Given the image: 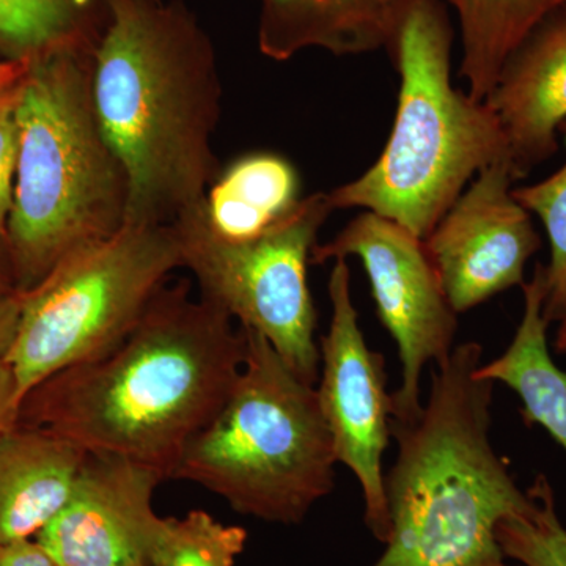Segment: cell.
Listing matches in <instances>:
<instances>
[{"label": "cell", "instance_id": "6da1fadb", "mask_svg": "<svg viewBox=\"0 0 566 566\" xmlns=\"http://www.w3.org/2000/svg\"><path fill=\"white\" fill-rule=\"evenodd\" d=\"M245 352L232 316L193 296L186 279L169 282L120 344L33 387L18 423L169 480L189 442L221 411Z\"/></svg>", "mask_w": 566, "mask_h": 566}, {"label": "cell", "instance_id": "7a4b0ae2", "mask_svg": "<svg viewBox=\"0 0 566 566\" xmlns=\"http://www.w3.org/2000/svg\"><path fill=\"white\" fill-rule=\"evenodd\" d=\"M92 92L128 174L126 226H172L199 207L222 170V82L196 13L182 0H112Z\"/></svg>", "mask_w": 566, "mask_h": 566}, {"label": "cell", "instance_id": "3957f363", "mask_svg": "<svg viewBox=\"0 0 566 566\" xmlns=\"http://www.w3.org/2000/svg\"><path fill=\"white\" fill-rule=\"evenodd\" d=\"M475 342L436 364L416 419H392L397 461L386 476L390 535L374 566H513L499 524L531 505L490 439L494 382L476 375ZM521 566V565H520Z\"/></svg>", "mask_w": 566, "mask_h": 566}, {"label": "cell", "instance_id": "277c9868", "mask_svg": "<svg viewBox=\"0 0 566 566\" xmlns=\"http://www.w3.org/2000/svg\"><path fill=\"white\" fill-rule=\"evenodd\" d=\"M92 70L93 52L65 51L25 71L6 234L21 293L126 226L129 178L99 122Z\"/></svg>", "mask_w": 566, "mask_h": 566}, {"label": "cell", "instance_id": "5b68a950", "mask_svg": "<svg viewBox=\"0 0 566 566\" xmlns=\"http://www.w3.org/2000/svg\"><path fill=\"white\" fill-rule=\"evenodd\" d=\"M452 41L444 0H405L387 51L400 74L392 133L367 172L329 192L334 210L364 208L424 240L472 177L509 156L493 109L453 87Z\"/></svg>", "mask_w": 566, "mask_h": 566}, {"label": "cell", "instance_id": "8992f818", "mask_svg": "<svg viewBox=\"0 0 566 566\" xmlns=\"http://www.w3.org/2000/svg\"><path fill=\"white\" fill-rule=\"evenodd\" d=\"M244 333L243 370L218 416L186 447L172 480L205 488L241 515L300 524L333 491V438L316 387L266 338Z\"/></svg>", "mask_w": 566, "mask_h": 566}, {"label": "cell", "instance_id": "52a82bcc", "mask_svg": "<svg viewBox=\"0 0 566 566\" xmlns=\"http://www.w3.org/2000/svg\"><path fill=\"white\" fill-rule=\"evenodd\" d=\"M180 268L172 226H125L21 293L20 324L6 356L20 400L52 375L120 344Z\"/></svg>", "mask_w": 566, "mask_h": 566}, {"label": "cell", "instance_id": "ba28073f", "mask_svg": "<svg viewBox=\"0 0 566 566\" xmlns=\"http://www.w3.org/2000/svg\"><path fill=\"white\" fill-rule=\"evenodd\" d=\"M205 202V200H203ZM203 202L172 223L182 268L200 296L244 329L266 338L307 385L319 378L318 314L307 266L323 223L335 211L329 192L303 197L285 219L252 240L230 243L205 221Z\"/></svg>", "mask_w": 566, "mask_h": 566}, {"label": "cell", "instance_id": "9c48e42d", "mask_svg": "<svg viewBox=\"0 0 566 566\" xmlns=\"http://www.w3.org/2000/svg\"><path fill=\"white\" fill-rule=\"evenodd\" d=\"M357 256L370 281L376 315L392 335L401 364V385L392 394V419L422 411L424 365L444 363L455 348L457 312L447 300L424 241L400 223L365 211L329 243L316 244L311 263Z\"/></svg>", "mask_w": 566, "mask_h": 566}, {"label": "cell", "instance_id": "30bf717a", "mask_svg": "<svg viewBox=\"0 0 566 566\" xmlns=\"http://www.w3.org/2000/svg\"><path fill=\"white\" fill-rule=\"evenodd\" d=\"M327 290L333 319L329 333L319 342L316 394L333 438L335 460L356 475L363 488L365 524L386 545L392 527L382 472V457L392 436L386 360L365 342L345 259L334 260Z\"/></svg>", "mask_w": 566, "mask_h": 566}, {"label": "cell", "instance_id": "8fae6325", "mask_svg": "<svg viewBox=\"0 0 566 566\" xmlns=\"http://www.w3.org/2000/svg\"><path fill=\"white\" fill-rule=\"evenodd\" d=\"M513 181L509 156L495 159L423 240L457 314L523 286L528 259L542 245Z\"/></svg>", "mask_w": 566, "mask_h": 566}, {"label": "cell", "instance_id": "7c38bea8", "mask_svg": "<svg viewBox=\"0 0 566 566\" xmlns=\"http://www.w3.org/2000/svg\"><path fill=\"white\" fill-rule=\"evenodd\" d=\"M163 482L147 465L88 453L65 506L35 538L59 566L148 565L166 521L153 506Z\"/></svg>", "mask_w": 566, "mask_h": 566}, {"label": "cell", "instance_id": "4fadbf2b", "mask_svg": "<svg viewBox=\"0 0 566 566\" xmlns=\"http://www.w3.org/2000/svg\"><path fill=\"white\" fill-rule=\"evenodd\" d=\"M485 103L504 129L515 181L556 155L566 120V7L513 52Z\"/></svg>", "mask_w": 566, "mask_h": 566}, {"label": "cell", "instance_id": "5bb4252c", "mask_svg": "<svg viewBox=\"0 0 566 566\" xmlns=\"http://www.w3.org/2000/svg\"><path fill=\"white\" fill-rule=\"evenodd\" d=\"M87 455L44 428L0 434V545L35 538L59 515Z\"/></svg>", "mask_w": 566, "mask_h": 566}, {"label": "cell", "instance_id": "9a60e30c", "mask_svg": "<svg viewBox=\"0 0 566 566\" xmlns=\"http://www.w3.org/2000/svg\"><path fill=\"white\" fill-rule=\"evenodd\" d=\"M260 52L285 62L319 48L334 55L386 50L405 0H260Z\"/></svg>", "mask_w": 566, "mask_h": 566}, {"label": "cell", "instance_id": "2e32d148", "mask_svg": "<svg viewBox=\"0 0 566 566\" xmlns=\"http://www.w3.org/2000/svg\"><path fill=\"white\" fill-rule=\"evenodd\" d=\"M523 292L524 315L512 344L493 363L480 364L476 375L509 386L523 401L521 415L527 427L542 424L566 452V371L547 348L543 264L535 268L531 282H524Z\"/></svg>", "mask_w": 566, "mask_h": 566}, {"label": "cell", "instance_id": "e0dca14e", "mask_svg": "<svg viewBox=\"0 0 566 566\" xmlns=\"http://www.w3.org/2000/svg\"><path fill=\"white\" fill-rule=\"evenodd\" d=\"M303 200L301 178L289 159L249 153L221 170L205 196V221L230 243L252 240L285 219Z\"/></svg>", "mask_w": 566, "mask_h": 566}, {"label": "cell", "instance_id": "ac0fdd59", "mask_svg": "<svg viewBox=\"0 0 566 566\" xmlns=\"http://www.w3.org/2000/svg\"><path fill=\"white\" fill-rule=\"evenodd\" d=\"M457 10L463 39L460 74L468 95L485 102L506 61L566 0H444Z\"/></svg>", "mask_w": 566, "mask_h": 566}, {"label": "cell", "instance_id": "d6986e66", "mask_svg": "<svg viewBox=\"0 0 566 566\" xmlns=\"http://www.w3.org/2000/svg\"><path fill=\"white\" fill-rule=\"evenodd\" d=\"M112 0H0V61L32 63L65 51L95 52Z\"/></svg>", "mask_w": 566, "mask_h": 566}, {"label": "cell", "instance_id": "ffe728a7", "mask_svg": "<svg viewBox=\"0 0 566 566\" xmlns=\"http://www.w3.org/2000/svg\"><path fill=\"white\" fill-rule=\"evenodd\" d=\"M558 133L566 144V120ZM513 197L528 212L542 219L551 244V262L545 268L543 314L547 323H558L557 353L566 354V163L546 180L513 189Z\"/></svg>", "mask_w": 566, "mask_h": 566}, {"label": "cell", "instance_id": "44dd1931", "mask_svg": "<svg viewBox=\"0 0 566 566\" xmlns=\"http://www.w3.org/2000/svg\"><path fill=\"white\" fill-rule=\"evenodd\" d=\"M248 532L219 523L203 510L166 517L148 566H234L243 554Z\"/></svg>", "mask_w": 566, "mask_h": 566}, {"label": "cell", "instance_id": "7402d4cb", "mask_svg": "<svg viewBox=\"0 0 566 566\" xmlns=\"http://www.w3.org/2000/svg\"><path fill=\"white\" fill-rule=\"evenodd\" d=\"M527 493L531 505L499 524V545L521 566H566V528L558 520L553 486L539 475Z\"/></svg>", "mask_w": 566, "mask_h": 566}, {"label": "cell", "instance_id": "603a6c76", "mask_svg": "<svg viewBox=\"0 0 566 566\" xmlns=\"http://www.w3.org/2000/svg\"><path fill=\"white\" fill-rule=\"evenodd\" d=\"M29 69V65H28ZM25 69L20 76L0 85V234L6 237L7 222L13 202L14 175L20 153V107ZM7 240V238H6Z\"/></svg>", "mask_w": 566, "mask_h": 566}, {"label": "cell", "instance_id": "cb8c5ba5", "mask_svg": "<svg viewBox=\"0 0 566 566\" xmlns=\"http://www.w3.org/2000/svg\"><path fill=\"white\" fill-rule=\"evenodd\" d=\"M0 566H59L36 538L0 545Z\"/></svg>", "mask_w": 566, "mask_h": 566}, {"label": "cell", "instance_id": "d4e9b609", "mask_svg": "<svg viewBox=\"0 0 566 566\" xmlns=\"http://www.w3.org/2000/svg\"><path fill=\"white\" fill-rule=\"evenodd\" d=\"M20 405L17 378L6 357H0V434L18 424Z\"/></svg>", "mask_w": 566, "mask_h": 566}, {"label": "cell", "instance_id": "484cf974", "mask_svg": "<svg viewBox=\"0 0 566 566\" xmlns=\"http://www.w3.org/2000/svg\"><path fill=\"white\" fill-rule=\"evenodd\" d=\"M22 294L17 289H0V357L9 354L20 324Z\"/></svg>", "mask_w": 566, "mask_h": 566}, {"label": "cell", "instance_id": "4316f807", "mask_svg": "<svg viewBox=\"0 0 566 566\" xmlns=\"http://www.w3.org/2000/svg\"><path fill=\"white\" fill-rule=\"evenodd\" d=\"M0 289H17L14 286L9 245H7L6 237H2V234H0Z\"/></svg>", "mask_w": 566, "mask_h": 566}, {"label": "cell", "instance_id": "83f0119b", "mask_svg": "<svg viewBox=\"0 0 566 566\" xmlns=\"http://www.w3.org/2000/svg\"><path fill=\"white\" fill-rule=\"evenodd\" d=\"M28 65L29 63L0 61V85L14 80L17 76H20L22 71L28 69Z\"/></svg>", "mask_w": 566, "mask_h": 566}, {"label": "cell", "instance_id": "f1b7e54d", "mask_svg": "<svg viewBox=\"0 0 566 566\" xmlns=\"http://www.w3.org/2000/svg\"><path fill=\"white\" fill-rule=\"evenodd\" d=\"M129 566H148L147 564H136V565H129Z\"/></svg>", "mask_w": 566, "mask_h": 566}]
</instances>
